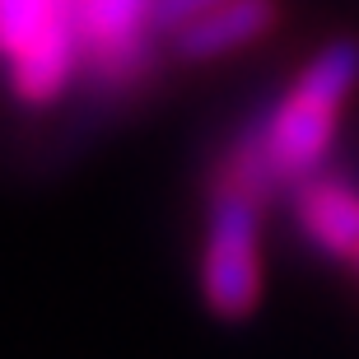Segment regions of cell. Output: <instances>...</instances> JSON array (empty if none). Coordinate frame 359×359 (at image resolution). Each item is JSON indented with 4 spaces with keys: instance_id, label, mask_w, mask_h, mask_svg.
<instances>
[{
    "instance_id": "3",
    "label": "cell",
    "mask_w": 359,
    "mask_h": 359,
    "mask_svg": "<svg viewBox=\"0 0 359 359\" xmlns=\"http://www.w3.org/2000/svg\"><path fill=\"white\" fill-rule=\"evenodd\" d=\"M262 205L266 201L248 191L210 187V238L201 257V290L219 318H248L262 299V252H257Z\"/></svg>"
},
{
    "instance_id": "5",
    "label": "cell",
    "mask_w": 359,
    "mask_h": 359,
    "mask_svg": "<svg viewBox=\"0 0 359 359\" xmlns=\"http://www.w3.org/2000/svg\"><path fill=\"white\" fill-rule=\"evenodd\" d=\"M294 215L313 248L327 257H359V187L336 173H308L294 182Z\"/></svg>"
},
{
    "instance_id": "6",
    "label": "cell",
    "mask_w": 359,
    "mask_h": 359,
    "mask_svg": "<svg viewBox=\"0 0 359 359\" xmlns=\"http://www.w3.org/2000/svg\"><path fill=\"white\" fill-rule=\"evenodd\" d=\"M276 24V0H224L173 33V52L182 61H215L257 42Z\"/></svg>"
},
{
    "instance_id": "8",
    "label": "cell",
    "mask_w": 359,
    "mask_h": 359,
    "mask_svg": "<svg viewBox=\"0 0 359 359\" xmlns=\"http://www.w3.org/2000/svg\"><path fill=\"white\" fill-rule=\"evenodd\" d=\"M355 266H359V257H355Z\"/></svg>"
},
{
    "instance_id": "7",
    "label": "cell",
    "mask_w": 359,
    "mask_h": 359,
    "mask_svg": "<svg viewBox=\"0 0 359 359\" xmlns=\"http://www.w3.org/2000/svg\"><path fill=\"white\" fill-rule=\"evenodd\" d=\"M215 5H224V0H154V33H168L173 38L177 28H187L191 19H201Z\"/></svg>"
},
{
    "instance_id": "4",
    "label": "cell",
    "mask_w": 359,
    "mask_h": 359,
    "mask_svg": "<svg viewBox=\"0 0 359 359\" xmlns=\"http://www.w3.org/2000/svg\"><path fill=\"white\" fill-rule=\"evenodd\" d=\"M154 0H75L80 66L93 84H131L154 66Z\"/></svg>"
},
{
    "instance_id": "2",
    "label": "cell",
    "mask_w": 359,
    "mask_h": 359,
    "mask_svg": "<svg viewBox=\"0 0 359 359\" xmlns=\"http://www.w3.org/2000/svg\"><path fill=\"white\" fill-rule=\"evenodd\" d=\"M0 56L24 103H52L80 70L75 0H0Z\"/></svg>"
},
{
    "instance_id": "1",
    "label": "cell",
    "mask_w": 359,
    "mask_h": 359,
    "mask_svg": "<svg viewBox=\"0 0 359 359\" xmlns=\"http://www.w3.org/2000/svg\"><path fill=\"white\" fill-rule=\"evenodd\" d=\"M355 84H359V38H336L304 66V75L290 84V93L257 121L276 191L304 182L308 173L322 168L336 140L341 103L350 98Z\"/></svg>"
}]
</instances>
